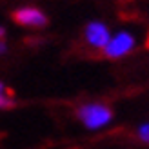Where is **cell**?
Listing matches in <instances>:
<instances>
[{"label": "cell", "mask_w": 149, "mask_h": 149, "mask_svg": "<svg viewBox=\"0 0 149 149\" xmlns=\"http://www.w3.org/2000/svg\"><path fill=\"white\" fill-rule=\"evenodd\" d=\"M109 38H111V35H109V29L106 24H102V22H91V24L86 26V40L89 46L104 49V46L109 42Z\"/></svg>", "instance_id": "cell-4"}, {"label": "cell", "mask_w": 149, "mask_h": 149, "mask_svg": "<svg viewBox=\"0 0 149 149\" xmlns=\"http://www.w3.org/2000/svg\"><path fill=\"white\" fill-rule=\"evenodd\" d=\"M136 136H138L140 142H144V144L149 146V124H142V125H140L138 131H136Z\"/></svg>", "instance_id": "cell-6"}, {"label": "cell", "mask_w": 149, "mask_h": 149, "mask_svg": "<svg viewBox=\"0 0 149 149\" xmlns=\"http://www.w3.org/2000/svg\"><path fill=\"white\" fill-rule=\"evenodd\" d=\"M146 44H147V47H149V35H147V40H146Z\"/></svg>", "instance_id": "cell-9"}, {"label": "cell", "mask_w": 149, "mask_h": 149, "mask_svg": "<svg viewBox=\"0 0 149 149\" xmlns=\"http://www.w3.org/2000/svg\"><path fill=\"white\" fill-rule=\"evenodd\" d=\"M4 36H6V29H4V27H0V40H2Z\"/></svg>", "instance_id": "cell-8"}, {"label": "cell", "mask_w": 149, "mask_h": 149, "mask_svg": "<svg viewBox=\"0 0 149 149\" xmlns=\"http://www.w3.org/2000/svg\"><path fill=\"white\" fill-rule=\"evenodd\" d=\"M77 118L89 129H98L102 125H107L113 120V109L107 104L102 102H93V104H84L77 107Z\"/></svg>", "instance_id": "cell-1"}, {"label": "cell", "mask_w": 149, "mask_h": 149, "mask_svg": "<svg viewBox=\"0 0 149 149\" xmlns=\"http://www.w3.org/2000/svg\"><path fill=\"white\" fill-rule=\"evenodd\" d=\"M6 51H7L6 42H4V40H0V53H6Z\"/></svg>", "instance_id": "cell-7"}, {"label": "cell", "mask_w": 149, "mask_h": 149, "mask_svg": "<svg viewBox=\"0 0 149 149\" xmlns=\"http://www.w3.org/2000/svg\"><path fill=\"white\" fill-rule=\"evenodd\" d=\"M15 93L11 87H6L0 82V109H11L15 107Z\"/></svg>", "instance_id": "cell-5"}, {"label": "cell", "mask_w": 149, "mask_h": 149, "mask_svg": "<svg viewBox=\"0 0 149 149\" xmlns=\"http://www.w3.org/2000/svg\"><path fill=\"white\" fill-rule=\"evenodd\" d=\"M13 22H17L18 26H24V27L40 29L44 26H47V17L36 7H20L13 13Z\"/></svg>", "instance_id": "cell-3"}, {"label": "cell", "mask_w": 149, "mask_h": 149, "mask_svg": "<svg viewBox=\"0 0 149 149\" xmlns=\"http://www.w3.org/2000/svg\"><path fill=\"white\" fill-rule=\"evenodd\" d=\"M133 49H135V36L127 31H122L111 36L109 42L104 46L102 53L106 58H122L125 55H129Z\"/></svg>", "instance_id": "cell-2"}]
</instances>
